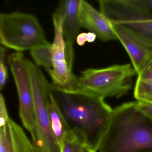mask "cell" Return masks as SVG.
Listing matches in <instances>:
<instances>
[{
    "label": "cell",
    "instance_id": "12",
    "mask_svg": "<svg viewBox=\"0 0 152 152\" xmlns=\"http://www.w3.org/2000/svg\"><path fill=\"white\" fill-rule=\"evenodd\" d=\"M81 0H64L60 1L54 14L63 18L62 33L67 48L73 44L80 30L79 13Z\"/></svg>",
    "mask_w": 152,
    "mask_h": 152
},
{
    "label": "cell",
    "instance_id": "2",
    "mask_svg": "<svg viewBox=\"0 0 152 152\" xmlns=\"http://www.w3.org/2000/svg\"><path fill=\"white\" fill-rule=\"evenodd\" d=\"M99 152H152V120L137 107L124 103L113 110Z\"/></svg>",
    "mask_w": 152,
    "mask_h": 152
},
{
    "label": "cell",
    "instance_id": "9",
    "mask_svg": "<svg viewBox=\"0 0 152 152\" xmlns=\"http://www.w3.org/2000/svg\"><path fill=\"white\" fill-rule=\"evenodd\" d=\"M111 25L117 39L128 53L138 75L152 60V41L121 25L112 23Z\"/></svg>",
    "mask_w": 152,
    "mask_h": 152
},
{
    "label": "cell",
    "instance_id": "10",
    "mask_svg": "<svg viewBox=\"0 0 152 152\" xmlns=\"http://www.w3.org/2000/svg\"><path fill=\"white\" fill-rule=\"evenodd\" d=\"M79 18L81 27L95 34L100 40L107 42L117 39L111 22L84 0H81Z\"/></svg>",
    "mask_w": 152,
    "mask_h": 152
},
{
    "label": "cell",
    "instance_id": "6",
    "mask_svg": "<svg viewBox=\"0 0 152 152\" xmlns=\"http://www.w3.org/2000/svg\"><path fill=\"white\" fill-rule=\"evenodd\" d=\"M7 62L18 94L19 116L24 127L31 132L34 124V105L26 59L22 52H15L9 56Z\"/></svg>",
    "mask_w": 152,
    "mask_h": 152
},
{
    "label": "cell",
    "instance_id": "17",
    "mask_svg": "<svg viewBox=\"0 0 152 152\" xmlns=\"http://www.w3.org/2000/svg\"><path fill=\"white\" fill-rule=\"evenodd\" d=\"M128 27L152 41V20L126 21L114 23Z\"/></svg>",
    "mask_w": 152,
    "mask_h": 152
},
{
    "label": "cell",
    "instance_id": "15",
    "mask_svg": "<svg viewBox=\"0 0 152 152\" xmlns=\"http://www.w3.org/2000/svg\"><path fill=\"white\" fill-rule=\"evenodd\" d=\"M30 54L35 64L44 67L47 72L52 69V43H47L38 46L30 50Z\"/></svg>",
    "mask_w": 152,
    "mask_h": 152
},
{
    "label": "cell",
    "instance_id": "7",
    "mask_svg": "<svg viewBox=\"0 0 152 152\" xmlns=\"http://www.w3.org/2000/svg\"><path fill=\"white\" fill-rule=\"evenodd\" d=\"M54 39L52 43L53 67L48 73L56 87L66 91L78 90V76L73 73L68 61L65 42L62 33L63 18L53 14Z\"/></svg>",
    "mask_w": 152,
    "mask_h": 152
},
{
    "label": "cell",
    "instance_id": "11",
    "mask_svg": "<svg viewBox=\"0 0 152 152\" xmlns=\"http://www.w3.org/2000/svg\"><path fill=\"white\" fill-rule=\"evenodd\" d=\"M0 152H36L23 128L10 118L0 126Z\"/></svg>",
    "mask_w": 152,
    "mask_h": 152
},
{
    "label": "cell",
    "instance_id": "1",
    "mask_svg": "<svg viewBox=\"0 0 152 152\" xmlns=\"http://www.w3.org/2000/svg\"><path fill=\"white\" fill-rule=\"evenodd\" d=\"M50 91L70 130L85 146L96 152L109 126L113 109L104 98L91 93L64 90L52 83Z\"/></svg>",
    "mask_w": 152,
    "mask_h": 152
},
{
    "label": "cell",
    "instance_id": "5",
    "mask_svg": "<svg viewBox=\"0 0 152 152\" xmlns=\"http://www.w3.org/2000/svg\"><path fill=\"white\" fill-rule=\"evenodd\" d=\"M137 74L129 64L115 65L101 69L88 68L78 77V90L101 97L118 98L128 93Z\"/></svg>",
    "mask_w": 152,
    "mask_h": 152
},
{
    "label": "cell",
    "instance_id": "21",
    "mask_svg": "<svg viewBox=\"0 0 152 152\" xmlns=\"http://www.w3.org/2000/svg\"><path fill=\"white\" fill-rule=\"evenodd\" d=\"M137 107L152 120V104L137 101Z\"/></svg>",
    "mask_w": 152,
    "mask_h": 152
},
{
    "label": "cell",
    "instance_id": "22",
    "mask_svg": "<svg viewBox=\"0 0 152 152\" xmlns=\"http://www.w3.org/2000/svg\"><path fill=\"white\" fill-rule=\"evenodd\" d=\"M83 152H96L95 151H93V150H91L90 148H88L87 147H84V148H83Z\"/></svg>",
    "mask_w": 152,
    "mask_h": 152
},
{
    "label": "cell",
    "instance_id": "13",
    "mask_svg": "<svg viewBox=\"0 0 152 152\" xmlns=\"http://www.w3.org/2000/svg\"><path fill=\"white\" fill-rule=\"evenodd\" d=\"M48 112L50 128L53 137L60 147L65 135L71 130L50 93Z\"/></svg>",
    "mask_w": 152,
    "mask_h": 152
},
{
    "label": "cell",
    "instance_id": "8",
    "mask_svg": "<svg viewBox=\"0 0 152 152\" xmlns=\"http://www.w3.org/2000/svg\"><path fill=\"white\" fill-rule=\"evenodd\" d=\"M100 12L112 23L152 20V0H99Z\"/></svg>",
    "mask_w": 152,
    "mask_h": 152
},
{
    "label": "cell",
    "instance_id": "3",
    "mask_svg": "<svg viewBox=\"0 0 152 152\" xmlns=\"http://www.w3.org/2000/svg\"><path fill=\"white\" fill-rule=\"evenodd\" d=\"M33 91L34 105V124L30 132L36 152H61L50 128L48 106L50 101V83L41 69L26 59Z\"/></svg>",
    "mask_w": 152,
    "mask_h": 152
},
{
    "label": "cell",
    "instance_id": "18",
    "mask_svg": "<svg viewBox=\"0 0 152 152\" xmlns=\"http://www.w3.org/2000/svg\"><path fill=\"white\" fill-rule=\"evenodd\" d=\"M7 50L6 48L0 47V89L2 90L5 87L8 77L7 66Z\"/></svg>",
    "mask_w": 152,
    "mask_h": 152
},
{
    "label": "cell",
    "instance_id": "16",
    "mask_svg": "<svg viewBox=\"0 0 152 152\" xmlns=\"http://www.w3.org/2000/svg\"><path fill=\"white\" fill-rule=\"evenodd\" d=\"M83 143L72 131L68 132L65 135L60 146L61 152H83Z\"/></svg>",
    "mask_w": 152,
    "mask_h": 152
},
{
    "label": "cell",
    "instance_id": "14",
    "mask_svg": "<svg viewBox=\"0 0 152 152\" xmlns=\"http://www.w3.org/2000/svg\"><path fill=\"white\" fill-rule=\"evenodd\" d=\"M137 75L134 97L138 101L152 104V60Z\"/></svg>",
    "mask_w": 152,
    "mask_h": 152
},
{
    "label": "cell",
    "instance_id": "19",
    "mask_svg": "<svg viewBox=\"0 0 152 152\" xmlns=\"http://www.w3.org/2000/svg\"><path fill=\"white\" fill-rule=\"evenodd\" d=\"M9 116L5 98L2 93L0 94V126L5 124L9 121Z\"/></svg>",
    "mask_w": 152,
    "mask_h": 152
},
{
    "label": "cell",
    "instance_id": "20",
    "mask_svg": "<svg viewBox=\"0 0 152 152\" xmlns=\"http://www.w3.org/2000/svg\"><path fill=\"white\" fill-rule=\"evenodd\" d=\"M97 38L96 35L93 33H82L80 34L76 38V42L80 46H83L85 44L86 42L89 43L94 42Z\"/></svg>",
    "mask_w": 152,
    "mask_h": 152
},
{
    "label": "cell",
    "instance_id": "4",
    "mask_svg": "<svg viewBox=\"0 0 152 152\" xmlns=\"http://www.w3.org/2000/svg\"><path fill=\"white\" fill-rule=\"evenodd\" d=\"M48 42L34 15L15 12L0 14V43L16 52L31 50Z\"/></svg>",
    "mask_w": 152,
    "mask_h": 152
}]
</instances>
